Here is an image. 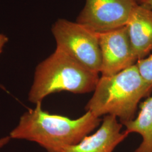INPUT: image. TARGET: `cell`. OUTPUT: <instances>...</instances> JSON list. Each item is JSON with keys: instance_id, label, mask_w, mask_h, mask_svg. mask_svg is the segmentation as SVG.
<instances>
[{"instance_id": "30bf717a", "label": "cell", "mask_w": 152, "mask_h": 152, "mask_svg": "<svg viewBox=\"0 0 152 152\" xmlns=\"http://www.w3.org/2000/svg\"><path fill=\"white\" fill-rule=\"evenodd\" d=\"M136 64L144 80L152 86V54L137 60Z\"/></svg>"}, {"instance_id": "4fadbf2b", "label": "cell", "mask_w": 152, "mask_h": 152, "mask_svg": "<svg viewBox=\"0 0 152 152\" xmlns=\"http://www.w3.org/2000/svg\"><path fill=\"white\" fill-rule=\"evenodd\" d=\"M11 137L10 136H5L0 139V149L7 144L10 141Z\"/></svg>"}, {"instance_id": "9c48e42d", "label": "cell", "mask_w": 152, "mask_h": 152, "mask_svg": "<svg viewBox=\"0 0 152 152\" xmlns=\"http://www.w3.org/2000/svg\"><path fill=\"white\" fill-rule=\"evenodd\" d=\"M129 134L137 133L142 137L140 145L134 152H152V96L140 105V111L135 118L122 124Z\"/></svg>"}, {"instance_id": "7a4b0ae2", "label": "cell", "mask_w": 152, "mask_h": 152, "mask_svg": "<svg viewBox=\"0 0 152 152\" xmlns=\"http://www.w3.org/2000/svg\"><path fill=\"white\" fill-rule=\"evenodd\" d=\"M152 90L135 64L114 75L101 76L85 109L99 118L114 115L122 124L134 118L140 100Z\"/></svg>"}, {"instance_id": "7c38bea8", "label": "cell", "mask_w": 152, "mask_h": 152, "mask_svg": "<svg viewBox=\"0 0 152 152\" xmlns=\"http://www.w3.org/2000/svg\"><path fill=\"white\" fill-rule=\"evenodd\" d=\"M138 4L152 10V0H136Z\"/></svg>"}, {"instance_id": "6da1fadb", "label": "cell", "mask_w": 152, "mask_h": 152, "mask_svg": "<svg viewBox=\"0 0 152 152\" xmlns=\"http://www.w3.org/2000/svg\"><path fill=\"white\" fill-rule=\"evenodd\" d=\"M23 114L11 131V139L37 143L48 152H56L64 147L74 145L100 124L102 120L89 111L80 118L72 120L65 116L50 114L36 104Z\"/></svg>"}, {"instance_id": "8992f818", "label": "cell", "mask_w": 152, "mask_h": 152, "mask_svg": "<svg viewBox=\"0 0 152 152\" xmlns=\"http://www.w3.org/2000/svg\"><path fill=\"white\" fill-rule=\"evenodd\" d=\"M102 56V76H110L135 64L134 54L127 28L98 33Z\"/></svg>"}, {"instance_id": "277c9868", "label": "cell", "mask_w": 152, "mask_h": 152, "mask_svg": "<svg viewBox=\"0 0 152 152\" xmlns=\"http://www.w3.org/2000/svg\"><path fill=\"white\" fill-rule=\"evenodd\" d=\"M56 48L90 71L99 73L102 56L98 33L77 22L59 19L51 28Z\"/></svg>"}, {"instance_id": "52a82bcc", "label": "cell", "mask_w": 152, "mask_h": 152, "mask_svg": "<svg viewBox=\"0 0 152 152\" xmlns=\"http://www.w3.org/2000/svg\"><path fill=\"white\" fill-rule=\"evenodd\" d=\"M122 124L116 117L105 115L95 133L85 136L76 145L62 148L56 152H113L129 135L126 131L122 132Z\"/></svg>"}, {"instance_id": "3957f363", "label": "cell", "mask_w": 152, "mask_h": 152, "mask_svg": "<svg viewBox=\"0 0 152 152\" xmlns=\"http://www.w3.org/2000/svg\"><path fill=\"white\" fill-rule=\"evenodd\" d=\"M99 78L98 73L88 69L56 48L53 54L37 65L28 100L36 104L56 92L94 91Z\"/></svg>"}, {"instance_id": "ba28073f", "label": "cell", "mask_w": 152, "mask_h": 152, "mask_svg": "<svg viewBox=\"0 0 152 152\" xmlns=\"http://www.w3.org/2000/svg\"><path fill=\"white\" fill-rule=\"evenodd\" d=\"M126 27L137 60L147 57L152 50V10L137 4Z\"/></svg>"}, {"instance_id": "8fae6325", "label": "cell", "mask_w": 152, "mask_h": 152, "mask_svg": "<svg viewBox=\"0 0 152 152\" xmlns=\"http://www.w3.org/2000/svg\"><path fill=\"white\" fill-rule=\"evenodd\" d=\"M9 41V38L6 36L5 34L0 33V54L2 52L3 49L6 44Z\"/></svg>"}, {"instance_id": "5b68a950", "label": "cell", "mask_w": 152, "mask_h": 152, "mask_svg": "<svg viewBox=\"0 0 152 152\" xmlns=\"http://www.w3.org/2000/svg\"><path fill=\"white\" fill-rule=\"evenodd\" d=\"M137 5L136 0H86L76 22L95 32L125 27Z\"/></svg>"}]
</instances>
